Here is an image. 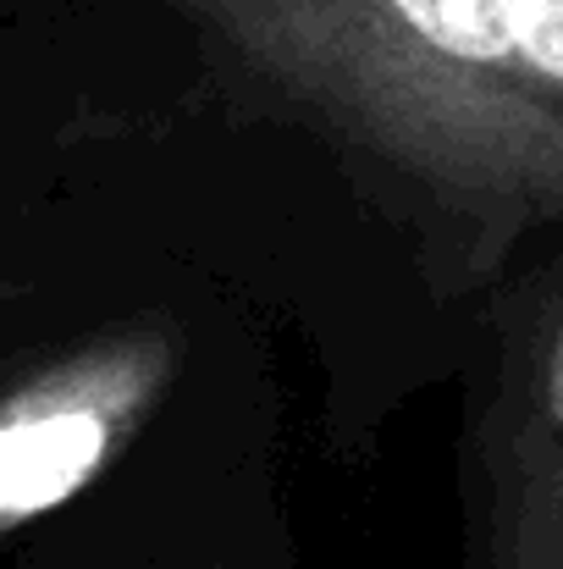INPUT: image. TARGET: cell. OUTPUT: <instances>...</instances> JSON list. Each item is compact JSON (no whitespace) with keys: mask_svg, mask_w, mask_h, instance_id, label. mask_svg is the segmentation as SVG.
Returning <instances> with one entry per match:
<instances>
[{"mask_svg":"<svg viewBox=\"0 0 563 569\" xmlns=\"http://www.w3.org/2000/svg\"><path fill=\"white\" fill-rule=\"evenodd\" d=\"M249 72L414 193L470 271L563 227V100L525 0H183Z\"/></svg>","mask_w":563,"mask_h":569,"instance_id":"1","label":"cell"},{"mask_svg":"<svg viewBox=\"0 0 563 569\" xmlns=\"http://www.w3.org/2000/svg\"><path fill=\"white\" fill-rule=\"evenodd\" d=\"M481 492L486 569H563V243L503 310Z\"/></svg>","mask_w":563,"mask_h":569,"instance_id":"2","label":"cell"},{"mask_svg":"<svg viewBox=\"0 0 563 569\" xmlns=\"http://www.w3.org/2000/svg\"><path fill=\"white\" fill-rule=\"evenodd\" d=\"M178 371L167 327H133L0 392V531L89 487Z\"/></svg>","mask_w":563,"mask_h":569,"instance_id":"3","label":"cell"}]
</instances>
